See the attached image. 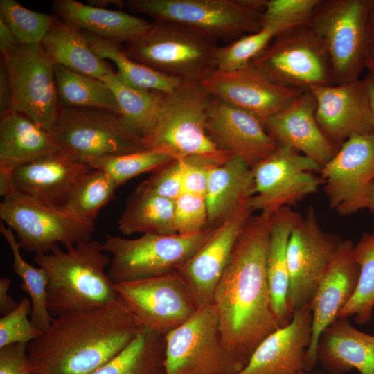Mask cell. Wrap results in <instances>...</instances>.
<instances>
[{"mask_svg": "<svg viewBox=\"0 0 374 374\" xmlns=\"http://www.w3.org/2000/svg\"><path fill=\"white\" fill-rule=\"evenodd\" d=\"M316 107L312 91H303L287 107L271 116L264 127L277 143L302 152L323 166L339 148L321 130L315 117Z\"/></svg>", "mask_w": 374, "mask_h": 374, "instance_id": "cb8c5ba5", "label": "cell"}, {"mask_svg": "<svg viewBox=\"0 0 374 374\" xmlns=\"http://www.w3.org/2000/svg\"><path fill=\"white\" fill-rule=\"evenodd\" d=\"M320 0H268L262 26L285 23L299 26L306 23Z\"/></svg>", "mask_w": 374, "mask_h": 374, "instance_id": "f6af8a7d", "label": "cell"}, {"mask_svg": "<svg viewBox=\"0 0 374 374\" xmlns=\"http://www.w3.org/2000/svg\"><path fill=\"white\" fill-rule=\"evenodd\" d=\"M253 195V172L243 160L232 156L215 166L210 172L205 195L208 226L216 227Z\"/></svg>", "mask_w": 374, "mask_h": 374, "instance_id": "4dcf8cb0", "label": "cell"}, {"mask_svg": "<svg viewBox=\"0 0 374 374\" xmlns=\"http://www.w3.org/2000/svg\"><path fill=\"white\" fill-rule=\"evenodd\" d=\"M18 44L9 27L0 19V51L2 56L12 51Z\"/></svg>", "mask_w": 374, "mask_h": 374, "instance_id": "f5cc1de1", "label": "cell"}, {"mask_svg": "<svg viewBox=\"0 0 374 374\" xmlns=\"http://www.w3.org/2000/svg\"><path fill=\"white\" fill-rule=\"evenodd\" d=\"M177 160L180 163L184 192L205 196L210 172L219 163L199 157Z\"/></svg>", "mask_w": 374, "mask_h": 374, "instance_id": "7dc6e473", "label": "cell"}, {"mask_svg": "<svg viewBox=\"0 0 374 374\" xmlns=\"http://www.w3.org/2000/svg\"><path fill=\"white\" fill-rule=\"evenodd\" d=\"M365 68L374 79V0H371L367 17Z\"/></svg>", "mask_w": 374, "mask_h": 374, "instance_id": "681fc988", "label": "cell"}, {"mask_svg": "<svg viewBox=\"0 0 374 374\" xmlns=\"http://www.w3.org/2000/svg\"><path fill=\"white\" fill-rule=\"evenodd\" d=\"M174 217L177 234H193L209 228L205 196L184 192L175 200Z\"/></svg>", "mask_w": 374, "mask_h": 374, "instance_id": "ee69618b", "label": "cell"}, {"mask_svg": "<svg viewBox=\"0 0 374 374\" xmlns=\"http://www.w3.org/2000/svg\"><path fill=\"white\" fill-rule=\"evenodd\" d=\"M341 241L321 228L310 206L294 227L287 247V306L292 314L312 302Z\"/></svg>", "mask_w": 374, "mask_h": 374, "instance_id": "e0dca14e", "label": "cell"}, {"mask_svg": "<svg viewBox=\"0 0 374 374\" xmlns=\"http://www.w3.org/2000/svg\"><path fill=\"white\" fill-rule=\"evenodd\" d=\"M117 188L107 174L92 169L75 184L60 208L79 221L94 223L100 210L113 199Z\"/></svg>", "mask_w": 374, "mask_h": 374, "instance_id": "74e56055", "label": "cell"}, {"mask_svg": "<svg viewBox=\"0 0 374 374\" xmlns=\"http://www.w3.org/2000/svg\"><path fill=\"white\" fill-rule=\"evenodd\" d=\"M312 302L295 311L290 322L258 346L247 364L237 374H297L312 337Z\"/></svg>", "mask_w": 374, "mask_h": 374, "instance_id": "603a6c76", "label": "cell"}, {"mask_svg": "<svg viewBox=\"0 0 374 374\" xmlns=\"http://www.w3.org/2000/svg\"><path fill=\"white\" fill-rule=\"evenodd\" d=\"M143 326L119 297L109 305L53 317L28 344L35 374H91L124 349Z\"/></svg>", "mask_w": 374, "mask_h": 374, "instance_id": "7a4b0ae2", "label": "cell"}, {"mask_svg": "<svg viewBox=\"0 0 374 374\" xmlns=\"http://www.w3.org/2000/svg\"><path fill=\"white\" fill-rule=\"evenodd\" d=\"M249 200L240 204L217 225L207 242L177 271L191 291L198 308L212 304L236 240L251 217Z\"/></svg>", "mask_w": 374, "mask_h": 374, "instance_id": "d6986e66", "label": "cell"}, {"mask_svg": "<svg viewBox=\"0 0 374 374\" xmlns=\"http://www.w3.org/2000/svg\"><path fill=\"white\" fill-rule=\"evenodd\" d=\"M175 201L152 193L139 186L130 198L118 222L125 235L177 234L175 225Z\"/></svg>", "mask_w": 374, "mask_h": 374, "instance_id": "1f68e13d", "label": "cell"}, {"mask_svg": "<svg viewBox=\"0 0 374 374\" xmlns=\"http://www.w3.org/2000/svg\"><path fill=\"white\" fill-rule=\"evenodd\" d=\"M319 172L332 209L344 216L366 208L374 183V133L350 136Z\"/></svg>", "mask_w": 374, "mask_h": 374, "instance_id": "2e32d148", "label": "cell"}, {"mask_svg": "<svg viewBox=\"0 0 374 374\" xmlns=\"http://www.w3.org/2000/svg\"><path fill=\"white\" fill-rule=\"evenodd\" d=\"M206 129L220 148L240 158L251 168L273 152L278 145L256 117L213 96L207 114Z\"/></svg>", "mask_w": 374, "mask_h": 374, "instance_id": "7402d4cb", "label": "cell"}, {"mask_svg": "<svg viewBox=\"0 0 374 374\" xmlns=\"http://www.w3.org/2000/svg\"><path fill=\"white\" fill-rule=\"evenodd\" d=\"M55 16L29 10L15 0L0 1V19L10 29L19 44H41Z\"/></svg>", "mask_w": 374, "mask_h": 374, "instance_id": "b9f144b4", "label": "cell"}, {"mask_svg": "<svg viewBox=\"0 0 374 374\" xmlns=\"http://www.w3.org/2000/svg\"><path fill=\"white\" fill-rule=\"evenodd\" d=\"M317 359L330 373L352 368L374 374V335L355 328L347 318H338L321 334Z\"/></svg>", "mask_w": 374, "mask_h": 374, "instance_id": "484cf974", "label": "cell"}, {"mask_svg": "<svg viewBox=\"0 0 374 374\" xmlns=\"http://www.w3.org/2000/svg\"><path fill=\"white\" fill-rule=\"evenodd\" d=\"M53 15L99 38L125 44L143 33L150 22L121 10L100 8L75 0H55Z\"/></svg>", "mask_w": 374, "mask_h": 374, "instance_id": "83f0119b", "label": "cell"}, {"mask_svg": "<svg viewBox=\"0 0 374 374\" xmlns=\"http://www.w3.org/2000/svg\"><path fill=\"white\" fill-rule=\"evenodd\" d=\"M353 247L350 240L340 242L312 301V337L305 357V371L315 366L321 334L338 319L356 288L359 269Z\"/></svg>", "mask_w": 374, "mask_h": 374, "instance_id": "44dd1931", "label": "cell"}, {"mask_svg": "<svg viewBox=\"0 0 374 374\" xmlns=\"http://www.w3.org/2000/svg\"><path fill=\"white\" fill-rule=\"evenodd\" d=\"M51 131L62 152L80 163L146 149L121 116L108 110L60 105Z\"/></svg>", "mask_w": 374, "mask_h": 374, "instance_id": "9c48e42d", "label": "cell"}, {"mask_svg": "<svg viewBox=\"0 0 374 374\" xmlns=\"http://www.w3.org/2000/svg\"><path fill=\"white\" fill-rule=\"evenodd\" d=\"M86 2V3L92 6L105 9H108L107 8L109 6H114L118 8L125 6V1L121 0H88Z\"/></svg>", "mask_w": 374, "mask_h": 374, "instance_id": "11a10c76", "label": "cell"}, {"mask_svg": "<svg viewBox=\"0 0 374 374\" xmlns=\"http://www.w3.org/2000/svg\"><path fill=\"white\" fill-rule=\"evenodd\" d=\"M12 173L0 172V195L7 197L15 192Z\"/></svg>", "mask_w": 374, "mask_h": 374, "instance_id": "db71d44e", "label": "cell"}, {"mask_svg": "<svg viewBox=\"0 0 374 374\" xmlns=\"http://www.w3.org/2000/svg\"><path fill=\"white\" fill-rule=\"evenodd\" d=\"M370 3L371 0H320L306 21L327 50L334 84L359 79L365 68Z\"/></svg>", "mask_w": 374, "mask_h": 374, "instance_id": "ba28073f", "label": "cell"}, {"mask_svg": "<svg viewBox=\"0 0 374 374\" xmlns=\"http://www.w3.org/2000/svg\"><path fill=\"white\" fill-rule=\"evenodd\" d=\"M364 80L367 85L370 105L374 121V79L368 74Z\"/></svg>", "mask_w": 374, "mask_h": 374, "instance_id": "9f6ffc18", "label": "cell"}, {"mask_svg": "<svg viewBox=\"0 0 374 374\" xmlns=\"http://www.w3.org/2000/svg\"><path fill=\"white\" fill-rule=\"evenodd\" d=\"M37 254L35 263L48 277L47 307L53 317L110 305L119 296L105 270L110 256L102 243L90 240Z\"/></svg>", "mask_w": 374, "mask_h": 374, "instance_id": "3957f363", "label": "cell"}, {"mask_svg": "<svg viewBox=\"0 0 374 374\" xmlns=\"http://www.w3.org/2000/svg\"><path fill=\"white\" fill-rule=\"evenodd\" d=\"M11 280L8 277L0 279V314L3 316L13 310L18 303L9 294Z\"/></svg>", "mask_w": 374, "mask_h": 374, "instance_id": "816d5d0a", "label": "cell"}, {"mask_svg": "<svg viewBox=\"0 0 374 374\" xmlns=\"http://www.w3.org/2000/svg\"><path fill=\"white\" fill-rule=\"evenodd\" d=\"M31 303L23 298L17 307L0 319V348L12 344H27L35 339L43 332L29 319Z\"/></svg>", "mask_w": 374, "mask_h": 374, "instance_id": "7bdbcfd3", "label": "cell"}, {"mask_svg": "<svg viewBox=\"0 0 374 374\" xmlns=\"http://www.w3.org/2000/svg\"><path fill=\"white\" fill-rule=\"evenodd\" d=\"M353 256L359 269L357 284L338 318L355 317L356 323L364 324L371 320L374 307V231L354 244Z\"/></svg>", "mask_w": 374, "mask_h": 374, "instance_id": "f35d334b", "label": "cell"}, {"mask_svg": "<svg viewBox=\"0 0 374 374\" xmlns=\"http://www.w3.org/2000/svg\"><path fill=\"white\" fill-rule=\"evenodd\" d=\"M114 285L141 326L164 336L198 309L191 291L177 271Z\"/></svg>", "mask_w": 374, "mask_h": 374, "instance_id": "9a60e30c", "label": "cell"}, {"mask_svg": "<svg viewBox=\"0 0 374 374\" xmlns=\"http://www.w3.org/2000/svg\"><path fill=\"white\" fill-rule=\"evenodd\" d=\"M60 105L73 108L104 109L119 114L115 96L106 82L55 65Z\"/></svg>", "mask_w": 374, "mask_h": 374, "instance_id": "d590c367", "label": "cell"}, {"mask_svg": "<svg viewBox=\"0 0 374 374\" xmlns=\"http://www.w3.org/2000/svg\"><path fill=\"white\" fill-rule=\"evenodd\" d=\"M82 32L95 53L101 58L112 62L116 67L118 75L129 84L142 89L168 93L182 82L134 60L127 55L121 43Z\"/></svg>", "mask_w": 374, "mask_h": 374, "instance_id": "e575fe53", "label": "cell"}, {"mask_svg": "<svg viewBox=\"0 0 374 374\" xmlns=\"http://www.w3.org/2000/svg\"><path fill=\"white\" fill-rule=\"evenodd\" d=\"M215 227L181 235L143 234L137 238L107 235L102 243L111 258L108 275L114 283L177 271L207 242Z\"/></svg>", "mask_w": 374, "mask_h": 374, "instance_id": "52a82bcc", "label": "cell"}, {"mask_svg": "<svg viewBox=\"0 0 374 374\" xmlns=\"http://www.w3.org/2000/svg\"><path fill=\"white\" fill-rule=\"evenodd\" d=\"M296 26H298L285 23L264 25L256 33L245 35L223 46H219L215 61L217 71L229 72L247 66L276 37Z\"/></svg>", "mask_w": 374, "mask_h": 374, "instance_id": "ab89813d", "label": "cell"}, {"mask_svg": "<svg viewBox=\"0 0 374 374\" xmlns=\"http://www.w3.org/2000/svg\"><path fill=\"white\" fill-rule=\"evenodd\" d=\"M11 109V92L6 69L3 60L0 63V116Z\"/></svg>", "mask_w": 374, "mask_h": 374, "instance_id": "f907efd6", "label": "cell"}, {"mask_svg": "<svg viewBox=\"0 0 374 374\" xmlns=\"http://www.w3.org/2000/svg\"><path fill=\"white\" fill-rule=\"evenodd\" d=\"M211 97L197 82H182L164 93L156 122L143 139L145 148L174 159L199 157L219 164L226 161L233 155L220 148L206 129Z\"/></svg>", "mask_w": 374, "mask_h": 374, "instance_id": "277c9868", "label": "cell"}, {"mask_svg": "<svg viewBox=\"0 0 374 374\" xmlns=\"http://www.w3.org/2000/svg\"><path fill=\"white\" fill-rule=\"evenodd\" d=\"M315 117L324 135L338 148L356 134L374 133V121L364 80L313 87Z\"/></svg>", "mask_w": 374, "mask_h": 374, "instance_id": "ffe728a7", "label": "cell"}, {"mask_svg": "<svg viewBox=\"0 0 374 374\" xmlns=\"http://www.w3.org/2000/svg\"><path fill=\"white\" fill-rule=\"evenodd\" d=\"M366 208L370 211L374 217V183L372 185Z\"/></svg>", "mask_w": 374, "mask_h": 374, "instance_id": "6f0895ef", "label": "cell"}, {"mask_svg": "<svg viewBox=\"0 0 374 374\" xmlns=\"http://www.w3.org/2000/svg\"><path fill=\"white\" fill-rule=\"evenodd\" d=\"M123 46L134 60L182 82L201 83L217 71V42L177 23L153 21Z\"/></svg>", "mask_w": 374, "mask_h": 374, "instance_id": "5b68a950", "label": "cell"}, {"mask_svg": "<svg viewBox=\"0 0 374 374\" xmlns=\"http://www.w3.org/2000/svg\"><path fill=\"white\" fill-rule=\"evenodd\" d=\"M41 45L54 65L100 80L115 71L95 53L82 30L56 17Z\"/></svg>", "mask_w": 374, "mask_h": 374, "instance_id": "f546056e", "label": "cell"}, {"mask_svg": "<svg viewBox=\"0 0 374 374\" xmlns=\"http://www.w3.org/2000/svg\"><path fill=\"white\" fill-rule=\"evenodd\" d=\"M165 336L143 327L120 353L91 374H165Z\"/></svg>", "mask_w": 374, "mask_h": 374, "instance_id": "d6a6232c", "label": "cell"}, {"mask_svg": "<svg viewBox=\"0 0 374 374\" xmlns=\"http://www.w3.org/2000/svg\"><path fill=\"white\" fill-rule=\"evenodd\" d=\"M321 168L314 159L278 143L273 152L251 168L254 195L249 200V208L272 215L316 193L322 181L315 172Z\"/></svg>", "mask_w": 374, "mask_h": 374, "instance_id": "5bb4252c", "label": "cell"}, {"mask_svg": "<svg viewBox=\"0 0 374 374\" xmlns=\"http://www.w3.org/2000/svg\"><path fill=\"white\" fill-rule=\"evenodd\" d=\"M165 374H237L242 366L225 347L213 304L198 308L165 335Z\"/></svg>", "mask_w": 374, "mask_h": 374, "instance_id": "8fae6325", "label": "cell"}, {"mask_svg": "<svg viewBox=\"0 0 374 374\" xmlns=\"http://www.w3.org/2000/svg\"><path fill=\"white\" fill-rule=\"evenodd\" d=\"M0 374H33L27 344L0 348Z\"/></svg>", "mask_w": 374, "mask_h": 374, "instance_id": "c3c4849f", "label": "cell"}, {"mask_svg": "<svg viewBox=\"0 0 374 374\" xmlns=\"http://www.w3.org/2000/svg\"><path fill=\"white\" fill-rule=\"evenodd\" d=\"M271 216L260 213L249 218L213 298L223 343L243 368L262 341L281 327L272 308L267 273Z\"/></svg>", "mask_w": 374, "mask_h": 374, "instance_id": "6da1fadb", "label": "cell"}, {"mask_svg": "<svg viewBox=\"0 0 374 374\" xmlns=\"http://www.w3.org/2000/svg\"><path fill=\"white\" fill-rule=\"evenodd\" d=\"M250 64L276 83L302 91L334 84L327 50L306 23L278 35Z\"/></svg>", "mask_w": 374, "mask_h": 374, "instance_id": "30bf717a", "label": "cell"}, {"mask_svg": "<svg viewBox=\"0 0 374 374\" xmlns=\"http://www.w3.org/2000/svg\"><path fill=\"white\" fill-rule=\"evenodd\" d=\"M0 232L6 239L13 257L12 269L21 278V287L28 295L31 303L30 319L42 332L50 326L53 317L47 307L48 277L42 267H35L22 257L21 244L14 231L0 224Z\"/></svg>", "mask_w": 374, "mask_h": 374, "instance_id": "8d00e7d4", "label": "cell"}, {"mask_svg": "<svg viewBox=\"0 0 374 374\" xmlns=\"http://www.w3.org/2000/svg\"><path fill=\"white\" fill-rule=\"evenodd\" d=\"M139 186L157 195L175 201L184 193L179 160L175 159L157 170Z\"/></svg>", "mask_w": 374, "mask_h": 374, "instance_id": "bcb514c9", "label": "cell"}, {"mask_svg": "<svg viewBox=\"0 0 374 374\" xmlns=\"http://www.w3.org/2000/svg\"><path fill=\"white\" fill-rule=\"evenodd\" d=\"M92 169L61 151L17 168L12 177L17 191L61 207L75 184Z\"/></svg>", "mask_w": 374, "mask_h": 374, "instance_id": "d4e9b609", "label": "cell"}, {"mask_svg": "<svg viewBox=\"0 0 374 374\" xmlns=\"http://www.w3.org/2000/svg\"><path fill=\"white\" fill-rule=\"evenodd\" d=\"M168 154L153 150H143L91 159L87 163L93 169L107 174L118 187L129 179L142 173L156 171L174 161Z\"/></svg>", "mask_w": 374, "mask_h": 374, "instance_id": "60d3db41", "label": "cell"}, {"mask_svg": "<svg viewBox=\"0 0 374 374\" xmlns=\"http://www.w3.org/2000/svg\"><path fill=\"white\" fill-rule=\"evenodd\" d=\"M297 374H302V373H297Z\"/></svg>", "mask_w": 374, "mask_h": 374, "instance_id": "680465c9", "label": "cell"}, {"mask_svg": "<svg viewBox=\"0 0 374 374\" xmlns=\"http://www.w3.org/2000/svg\"><path fill=\"white\" fill-rule=\"evenodd\" d=\"M201 84L211 96L250 113L263 125L303 92L276 83L250 64L233 71H216Z\"/></svg>", "mask_w": 374, "mask_h": 374, "instance_id": "ac0fdd59", "label": "cell"}, {"mask_svg": "<svg viewBox=\"0 0 374 374\" xmlns=\"http://www.w3.org/2000/svg\"><path fill=\"white\" fill-rule=\"evenodd\" d=\"M11 92L10 111L51 131L60 103L55 65L41 44H18L3 55Z\"/></svg>", "mask_w": 374, "mask_h": 374, "instance_id": "4fadbf2b", "label": "cell"}, {"mask_svg": "<svg viewBox=\"0 0 374 374\" xmlns=\"http://www.w3.org/2000/svg\"><path fill=\"white\" fill-rule=\"evenodd\" d=\"M102 80L113 91L119 115L125 123L143 139L156 122L164 93L134 87L125 82L116 71Z\"/></svg>", "mask_w": 374, "mask_h": 374, "instance_id": "836d02e7", "label": "cell"}, {"mask_svg": "<svg viewBox=\"0 0 374 374\" xmlns=\"http://www.w3.org/2000/svg\"><path fill=\"white\" fill-rule=\"evenodd\" d=\"M51 131L10 111L0 118V172L12 173L24 164L61 152Z\"/></svg>", "mask_w": 374, "mask_h": 374, "instance_id": "4316f807", "label": "cell"}, {"mask_svg": "<svg viewBox=\"0 0 374 374\" xmlns=\"http://www.w3.org/2000/svg\"><path fill=\"white\" fill-rule=\"evenodd\" d=\"M268 0H127L125 6L154 21L181 24L226 44L262 28Z\"/></svg>", "mask_w": 374, "mask_h": 374, "instance_id": "8992f818", "label": "cell"}, {"mask_svg": "<svg viewBox=\"0 0 374 374\" xmlns=\"http://www.w3.org/2000/svg\"><path fill=\"white\" fill-rule=\"evenodd\" d=\"M301 217L289 206L281 208L271 216L267 273L272 308L280 326L287 324L292 317L287 301L290 284L287 247L291 233Z\"/></svg>", "mask_w": 374, "mask_h": 374, "instance_id": "f1b7e54d", "label": "cell"}, {"mask_svg": "<svg viewBox=\"0 0 374 374\" xmlns=\"http://www.w3.org/2000/svg\"><path fill=\"white\" fill-rule=\"evenodd\" d=\"M0 217L15 233L21 249L37 254L91 240L94 223L79 221L55 207L15 191L3 198Z\"/></svg>", "mask_w": 374, "mask_h": 374, "instance_id": "7c38bea8", "label": "cell"}, {"mask_svg": "<svg viewBox=\"0 0 374 374\" xmlns=\"http://www.w3.org/2000/svg\"><path fill=\"white\" fill-rule=\"evenodd\" d=\"M33 374H35V373H33Z\"/></svg>", "mask_w": 374, "mask_h": 374, "instance_id": "91938a15", "label": "cell"}]
</instances>
